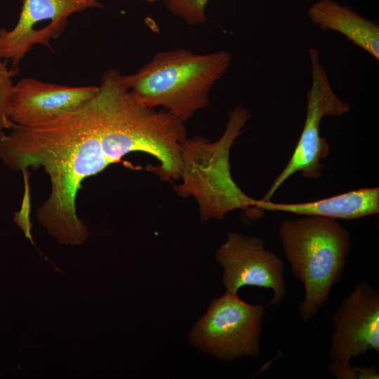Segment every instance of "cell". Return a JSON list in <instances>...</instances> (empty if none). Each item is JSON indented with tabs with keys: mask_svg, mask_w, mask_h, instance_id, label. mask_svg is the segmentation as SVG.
<instances>
[{
	"mask_svg": "<svg viewBox=\"0 0 379 379\" xmlns=\"http://www.w3.org/2000/svg\"><path fill=\"white\" fill-rule=\"evenodd\" d=\"M232 54L222 50L197 54L179 48L160 52L121 82L142 105L162 106L182 122L208 105L209 93L225 74Z\"/></svg>",
	"mask_w": 379,
	"mask_h": 379,
	"instance_id": "6da1fadb",
	"label": "cell"
},
{
	"mask_svg": "<svg viewBox=\"0 0 379 379\" xmlns=\"http://www.w3.org/2000/svg\"><path fill=\"white\" fill-rule=\"evenodd\" d=\"M279 236L291 272L304 286L299 312L307 322L328 301L343 276L350 235L335 219L302 215L282 222Z\"/></svg>",
	"mask_w": 379,
	"mask_h": 379,
	"instance_id": "7a4b0ae2",
	"label": "cell"
},
{
	"mask_svg": "<svg viewBox=\"0 0 379 379\" xmlns=\"http://www.w3.org/2000/svg\"><path fill=\"white\" fill-rule=\"evenodd\" d=\"M251 117L246 107L237 105L230 112L226 128L216 142L210 143L202 137H194L182 144V182L175 190L180 195L197 199L203 221L222 219L235 209L246 211L256 218L264 212L255 206V199L237 186L230 171V149Z\"/></svg>",
	"mask_w": 379,
	"mask_h": 379,
	"instance_id": "3957f363",
	"label": "cell"
},
{
	"mask_svg": "<svg viewBox=\"0 0 379 379\" xmlns=\"http://www.w3.org/2000/svg\"><path fill=\"white\" fill-rule=\"evenodd\" d=\"M266 310L226 291L215 298L188 334L192 344L217 359L232 361L255 357L260 350L262 321Z\"/></svg>",
	"mask_w": 379,
	"mask_h": 379,
	"instance_id": "277c9868",
	"label": "cell"
},
{
	"mask_svg": "<svg viewBox=\"0 0 379 379\" xmlns=\"http://www.w3.org/2000/svg\"><path fill=\"white\" fill-rule=\"evenodd\" d=\"M312 84L307 93V111L300 138L288 164L262 200L270 201L274 194L291 175L297 172L309 179H320L330 145L320 135L323 117L341 116L349 112L350 105L341 100L333 91L327 72L315 48L309 49Z\"/></svg>",
	"mask_w": 379,
	"mask_h": 379,
	"instance_id": "5b68a950",
	"label": "cell"
},
{
	"mask_svg": "<svg viewBox=\"0 0 379 379\" xmlns=\"http://www.w3.org/2000/svg\"><path fill=\"white\" fill-rule=\"evenodd\" d=\"M215 258L223 270L226 291L237 293L245 286L271 288L273 296L270 305H277L285 298L284 262L265 248L262 239L230 232L217 250Z\"/></svg>",
	"mask_w": 379,
	"mask_h": 379,
	"instance_id": "8992f818",
	"label": "cell"
},
{
	"mask_svg": "<svg viewBox=\"0 0 379 379\" xmlns=\"http://www.w3.org/2000/svg\"><path fill=\"white\" fill-rule=\"evenodd\" d=\"M96 0H22L15 27L0 29V55L19 69L23 58L36 44L51 48L50 41L59 37L74 13L87 8H101Z\"/></svg>",
	"mask_w": 379,
	"mask_h": 379,
	"instance_id": "52a82bcc",
	"label": "cell"
},
{
	"mask_svg": "<svg viewBox=\"0 0 379 379\" xmlns=\"http://www.w3.org/2000/svg\"><path fill=\"white\" fill-rule=\"evenodd\" d=\"M329 357L350 361L373 350L379 354V291L359 281L331 316Z\"/></svg>",
	"mask_w": 379,
	"mask_h": 379,
	"instance_id": "ba28073f",
	"label": "cell"
},
{
	"mask_svg": "<svg viewBox=\"0 0 379 379\" xmlns=\"http://www.w3.org/2000/svg\"><path fill=\"white\" fill-rule=\"evenodd\" d=\"M98 89V86H67L23 78L14 84L8 117L15 125L40 126L80 108Z\"/></svg>",
	"mask_w": 379,
	"mask_h": 379,
	"instance_id": "9c48e42d",
	"label": "cell"
},
{
	"mask_svg": "<svg viewBox=\"0 0 379 379\" xmlns=\"http://www.w3.org/2000/svg\"><path fill=\"white\" fill-rule=\"evenodd\" d=\"M260 210L332 219L354 220L379 213V188L351 190L333 197L303 203H274L256 200Z\"/></svg>",
	"mask_w": 379,
	"mask_h": 379,
	"instance_id": "30bf717a",
	"label": "cell"
},
{
	"mask_svg": "<svg viewBox=\"0 0 379 379\" xmlns=\"http://www.w3.org/2000/svg\"><path fill=\"white\" fill-rule=\"evenodd\" d=\"M310 21L320 29L343 35L379 60V25L361 16L351 7L334 0H318L307 11Z\"/></svg>",
	"mask_w": 379,
	"mask_h": 379,
	"instance_id": "8fae6325",
	"label": "cell"
},
{
	"mask_svg": "<svg viewBox=\"0 0 379 379\" xmlns=\"http://www.w3.org/2000/svg\"><path fill=\"white\" fill-rule=\"evenodd\" d=\"M8 61L0 55V135L14 126L8 117V106L13 90V77L19 69L8 68Z\"/></svg>",
	"mask_w": 379,
	"mask_h": 379,
	"instance_id": "7c38bea8",
	"label": "cell"
},
{
	"mask_svg": "<svg viewBox=\"0 0 379 379\" xmlns=\"http://www.w3.org/2000/svg\"><path fill=\"white\" fill-rule=\"evenodd\" d=\"M208 0H164L166 8L173 15L180 17L190 25L204 23L207 20L205 12Z\"/></svg>",
	"mask_w": 379,
	"mask_h": 379,
	"instance_id": "4fadbf2b",
	"label": "cell"
},
{
	"mask_svg": "<svg viewBox=\"0 0 379 379\" xmlns=\"http://www.w3.org/2000/svg\"><path fill=\"white\" fill-rule=\"evenodd\" d=\"M328 369L337 379L379 378V373L376 368L352 366L350 361L331 360Z\"/></svg>",
	"mask_w": 379,
	"mask_h": 379,
	"instance_id": "5bb4252c",
	"label": "cell"
},
{
	"mask_svg": "<svg viewBox=\"0 0 379 379\" xmlns=\"http://www.w3.org/2000/svg\"><path fill=\"white\" fill-rule=\"evenodd\" d=\"M25 182V190L22 202L21 204L20 210L15 213L13 218L14 222L21 228L25 237L27 238L31 243L36 248V246L34 241L31 230L32 228V223L30 220V211H31V195H30V186L29 184V174L27 170L22 171ZM38 250V248H36ZM39 251V250H38ZM41 255H43L39 251Z\"/></svg>",
	"mask_w": 379,
	"mask_h": 379,
	"instance_id": "9a60e30c",
	"label": "cell"
},
{
	"mask_svg": "<svg viewBox=\"0 0 379 379\" xmlns=\"http://www.w3.org/2000/svg\"><path fill=\"white\" fill-rule=\"evenodd\" d=\"M145 1L149 2V3H153V2L156 1L157 0H145Z\"/></svg>",
	"mask_w": 379,
	"mask_h": 379,
	"instance_id": "2e32d148",
	"label": "cell"
}]
</instances>
